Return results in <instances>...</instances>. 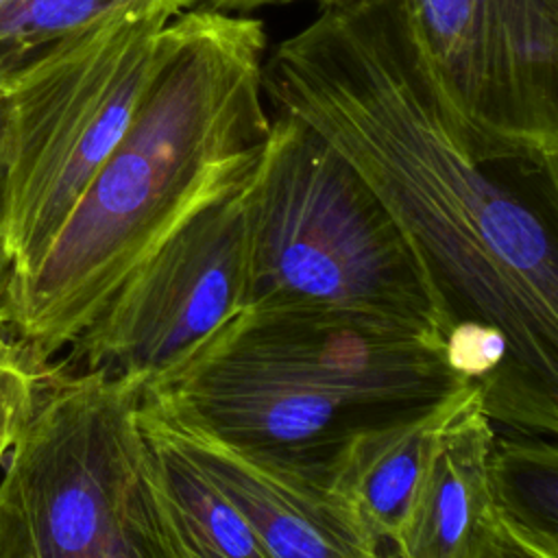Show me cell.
Masks as SVG:
<instances>
[{"instance_id": "obj_16", "label": "cell", "mask_w": 558, "mask_h": 558, "mask_svg": "<svg viewBox=\"0 0 558 558\" xmlns=\"http://www.w3.org/2000/svg\"><path fill=\"white\" fill-rule=\"evenodd\" d=\"M24 366H35V364L31 362V357L13 336L9 314L4 307V294L0 292V381Z\"/></svg>"}, {"instance_id": "obj_12", "label": "cell", "mask_w": 558, "mask_h": 558, "mask_svg": "<svg viewBox=\"0 0 558 558\" xmlns=\"http://www.w3.org/2000/svg\"><path fill=\"white\" fill-rule=\"evenodd\" d=\"M488 484L493 510L538 547L558 554V449L525 434L495 438Z\"/></svg>"}, {"instance_id": "obj_13", "label": "cell", "mask_w": 558, "mask_h": 558, "mask_svg": "<svg viewBox=\"0 0 558 558\" xmlns=\"http://www.w3.org/2000/svg\"><path fill=\"white\" fill-rule=\"evenodd\" d=\"M137 2L146 0H11L0 11V92L59 41Z\"/></svg>"}, {"instance_id": "obj_20", "label": "cell", "mask_w": 558, "mask_h": 558, "mask_svg": "<svg viewBox=\"0 0 558 558\" xmlns=\"http://www.w3.org/2000/svg\"><path fill=\"white\" fill-rule=\"evenodd\" d=\"M0 558H7V554H4V549H2V543H0Z\"/></svg>"}, {"instance_id": "obj_1", "label": "cell", "mask_w": 558, "mask_h": 558, "mask_svg": "<svg viewBox=\"0 0 558 558\" xmlns=\"http://www.w3.org/2000/svg\"><path fill=\"white\" fill-rule=\"evenodd\" d=\"M264 50L253 17L194 7L172 20L124 135L37 268L4 288L33 364H54L166 238L244 179L270 126Z\"/></svg>"}, {"instance_id": "obj_19", "label": "cell", "mask_w": 558, "mask_h": 558, "mask_svg": "<svg viewBox=\"0 0 558 558\" xmlns=\"http://www.w3.org/2000/svg\"><path fill=\"white\" fill-rule=\"evenodd\" d=\"M9 2H11V0H0V11H2V9H4Z\"/></svg>"}, {"instance_id": "obj_7", "label": "cell", "mask_w": 558, "mask_h": 558, "mask_svg": "<svg viewBox=\"0 0 558 558\" xmlns=\"http://www.w3.org/2000/svg\"><path fill=\"white\" fill-rule=\"evenodd\" d=\"M240 183L166 238L57 362L157 388L238 318L246 310Z\"/></svg>"}, {"instance_id": "obj_17", "label": "cell", "mask_w": 558, "mask_h": 558, "mask_svg": "<svg viewBox=\"0 0 558 558\" xmlns=\"http://www.w3.org/2000/svg\"><path fill=\"white\" fill-rule=\"evenodd\" d=\"M281 2H301V0H207L203 7L216 9V11H248V9H257L264 4H281ZM310 2H320L327 7L347 2V0H310Z\"/></svg>"}, {"instance_id": "obj_18", "label": "cell", "mask_w": 558, "mask_h": 558, "mask_svg": "<svg viewBox=\"0 0 558 558\" xmlns=\"http://www.w3.org/2000/svg\"><path fill=\"white\" fill-rule=\"evenodd\" d=\"M4 126H7V116H4V96L0 92V292L4 294V281H7V266H4V255H2V205H4Z\"/></svg>"}, {"instance_id": "obj_3", "label": "cell", "mask_w": 558, "mask_h": 558, "mask_svg": "<svg viewBox=\"0 0 558 558\" xmlns=\"http://www.w3.org/2000/svg\"><path fill=\"white\" fill-rule=\"evenodd\" d=\"M246 310L318 312L423 329L418 262L368 185L301 120L277 111L240 183Z\"/></svg>"}, {"instance_id": "obj_10", "label": "cell", "mask_w": 558, "mask_h": 558, "mask_svg": "<svg viewBox=\"0 0 558 558\" xmlns=\"http://www.w3.org/2000/svg\"><path fill=\"white\" fill-rule=\"evenodd\" d=\"M146 469L170 558H272L242 512L140 403Z\"/></svg>"}, {"instance_id": "obj_11", "label": "cell", "mask_w": 558, "mask_h": 558, "mask_svg": "<svg viewBox=\"0 0 558 558\" xmlns=\"http://www.w3.org/2000/svg\"><path fill=\"white\" fill-rule=\"evenodd\" d=\"M471 384L421 414L357 436L336 460L331 486L379 543H392L403 530L436 434Z\"/></svg>"}, {"instance_id": "obj_9", "label": "cell", "mask_w": 558, "mask_h": 558, "mask_svg": "<svg viewBox=\"0 0 558 558\" xmlns=\"http://www.w3.org/2000/svg\"><path fill=\"white\" fill-rule=\"evenodd\" d=\"M495 438L473 381L436 434L405 525L384 558H458L493 508L488 462Z\"/></svg>"}, {"instance_id": "obj_15", "label": "cell", "mask_w": 558, "mask_h": 558, "mask_svg": "<svg viewBox=\"0 0 558 558\" xmlns=\"http://www.w3.org/2000/svg\"><path fill=\"white\" fill-rule=\"evenodd\" d=\"M46 368L24 366L0 381V464L31 408Z\"/></svg>"}, {"instance_id": "obj_5", "label": "cell", "mask_w": 558, "mask_h": 558, "mask_svg": "<svg viewBox=\"0 0 558 558\" xmlns=\"http://www.w3.org/2000/svg\"><path fill=\"white\" fill-rule=\"evenodd\" d=\"M183 0L131 4L59 41L4 89V288L26 279L124 135Z\"/></svg>"}, {"instance_id": "obj_8", "label": "cell", "mask_w": 558, "mask_h": 558, "mask_svg": "<svg viewBox=\"0 0 558 558\" xmlns=\"http://www.w3.org/2000/svg\"><path fill=\"white\" fill-rule=\"evenodd\" d=\"M142 403L242 512L272 558H384L381 543L331 480L233 447L172 416L144 390Z\"/></svg>"}, {"instance_id": "obj_14", "label": "cell", "mask_w": 558, "mask_h": 558, "mask_svg": "<svg viewBox=\"0 0 558 558\" xmlns=\"http://www.w3.org/2000/svg\"><path fill=\"white\" fill-rule=\"evenodd\" d=\"M458 558H558L517 530H512L493 508L482 517Z\"/></svg>"}, {"instance_id": "obj_6", "label": "cell", "mask_w": 558, "mask_h": 558, "mask_svg": "<svg viewBox=\"0 0 558 558\" xmlns=\"http://www.w3.org/2000/svg\"><path fill=\"white\" fill-rule=\"evenodd\" d=\"M475 157L558 190V0H408Z\"/></svg>"}, {"instance_id": "obj_2", "label": "cell", "mask_w": 558, "mask_h": 558, "mask_svg": "<svg viewBox=\"0 0 558 558\" xmlns=\"http://www.w3.org/2000/svg\"><path fill=\"white\" fill-rule=\"evenodd\" d=\"M466 384L434 329L244 310L168 381L142 390L233 447L331 480L357 436L421 414Z\"/></svg>"}, {"instance_id": "obj_4", "label": "cell", "mask_w": 558, "mask_h": 558, "mask_svg": "<svg viewBox=\"0 0 558 558\" xmlns=\"http://www.w3.org/2000/svg\"><path fill=\"white\" fill-rule=\"evenodd\" d=\"M142 381L54 362L0 464L7 558H170L153 501Z\"/></svg>"}]
</instances>
